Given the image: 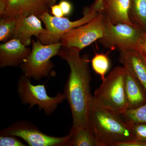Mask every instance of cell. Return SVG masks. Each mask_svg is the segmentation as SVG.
I'll list each match as a JSON object with an SVG mask.
<instances>
[{
    "instance_id": "obj_1",
    "label": "cell",
    "mask_w": 146,
    "mask_h": 146,
    "mask_svg": "<svg viewBox=\"0 0 146 146\" xmlns=\"http://www.w3.org/2000/svg\"><path fill=\"white\" fill-rule=\"evenodd\" d=\"M80 53L75 50L62 46L57 54L67 62L70 70L63 94L72 112V130L90 125L89 111L93 98L90 85V60L86 55L80 56Z\"/></svg>"
},
{
    "instance_id": "obj_2",
    "label": "cell",
    "mask_w": 146,
    "mask_h": 146,
    "mask_svg": "<svg viewBox=\"0 0 146 146\" xmlns=\"http://www.w3.org/2000/svg\"><path fill=\"white\" fill-rule=\"evenodd\" d=\"M119 116L91 102L89 123L96 133L99 146H112L117 142L136 138L129 126Z\"/></svg>"
},
{
    "instance_id": "obj_3",
    "label": "cell",
    "mask_w": 146,
    "mask_h": 146,
    "mask_svg": "<svg viewBox=\"0 0 146 146\" xmlns=\"http://www.w3.org/2000/svg\"><path fill=\"white\" fill-rule=\"evenodd\" d=\"M125 73L123 67L114 68L95 91L92 102L119 115L128 110L124 89Z\"/></svg>"
},
{
    "instance_id": "obj_4",
    "label": "cell",
    "mask_w": 146,
    "mask_h": 146,
    "mask_svg": "<svg viewBox=\"0 0 146 146\" xmlns=\"http://www.w3.org/2000/svg\"><path fill=\"white\" fill-rule=\"evenodd\" d=\"M32 48L29 55L21 65L24 75L35 80H40L50 75L54 65L52 58L57 55L62 47L61 42L44 45L39 40L32 39Z\"/></svg>"
},
{
    "instance_id": "obj_5",
    "label": "cell",
    "mask_w": 146,
    "mask_h": 146,
    "mask_svg": "<svg viewBox=\"0 0 146 146\" xmlns=\"http://www.w3.org/2000/svg\"><path fill=\"white\" fill-rule=\"evenodd\" d=\"M103 18L105 32L103 36L98 40L100 44L105 48L112 49L136 51L145 31L138 26L113 24L104 15Z\"/></svg>"
},
{
    "instance_id": "obj_6",
    "label": "cell",
    "mask_w": 146,
    "mask_h": 146,
    "mask_svg": "<svg viewBox=\"0 0 146 146\" xmlns=\"http://www.w3.org/2000/svg\"><path fill=\"white\" fill-rule=\"evenodd\" d=\"M31 79L25 75L18 79L17 91L22 103L29 105V108L38 106L48 116L51 115L58 105L65 100L64 94L58 93L56 96L50 97L47 94L44 84L33 85Z\"/></svg>"
},
{
    "instance_id": "obj_7",
    "label": "cell",
    "mask_w": 146,
    "mask_h": 146,
    "mask_svg": "<svg viewBox=\"0 0 146 146\" xmlns=\"http://www.w3.org/2000/svg\"><path fill=\"white\" fill-rule=\"evenodd\" d=\"M99 13L86 8L82 18L76 21H71L68 18L55 17L50 15L48 12H45L39 18L44 24L46 32L40 35L37 39L44 45L60 42L68 31L92 21Z\"/></svg>"
},
{
    "instance_id": "obj_8",
    "label": "cell",
    "mask_w": 146,
    "mask_h": 146,
    "mask_svg": "<svg viewBox=\"0 0 146 146\" xmlns=\"http://www.w3.org/2000/svg\"><path fill=\"white\" fill-rule=\"evenodd\" d=\"M105 29L103 15L99 13L92 21L72 29L64 35L62 46L80 52L84 48L103 36Z\"/></svg>"
},
{
    "instance_id": "obj_9",
    "label": "cell",
    "mask_w": 146,
    "mask_h": 146,
    "mask_svg": "<svg viewBox=\"0 0 146 146\" xmlns=\"http://www.w3.org/2000/svg\"><path fill=\"white\" fill-rule=\"evenodd\" d=\"M1 135L21 138L30 146H68L71 138L70 133L62 137L48 136L25 121L17 122L5 129L1 131Z\"/></svg>"
},
{
    "instance_id": "obj_10",
    "label": "cell",
    "mask_w": 146,
    "mask_h": 146,
    "mask_svg": "<svg viewBox=\"0 0 146 146\" xmlns=\"http://www.w3.org/2000/svg\"><path fill=\"white\" fill-rule=\"evenodd\" d=\"M31 50L13 38L0 45V67H16L25 61Z\"/></svg>"
},
{
    "instance_id": "obj_11",
    "label": "cell",
    "mask_w": 146,
    "mask_h": 146,
    "mask_svg": "<svg viewBox=\"0 0 146 146\" xmlns=\"http://www.w3.org/2000/svg\"><path fill=\"white\" fill-rule=\"evenodd\" d=\"M45 32L46 29L43 28L41 20L37 16L34 15L18 16L13 38L18 39L23 44L28 46L32 43V36H35L37 39Z\"/></svg>"
},
{
    "instance_id": "obj_12",
    "label": "cell",
    "mask_w": 146,
    "mask_h": 146,
    "mask_svg": "<svg viewBox=\"0 0 146 146\" xmlns=\"http://www.w3.org/2000/svg\"><path fill=\"white\" fill-rule=\"evenodd\" d=\"M46 0H9L4 14L2 16L17 17L34 15L39 17L48 12Z\"/></svg>"
},
{
    "instance_id": "obj_13",
    "label": "cell",
    "mask_w": 146,
    "mask_h": 146,
    "mask_svg": "<svg viewBox=\"0 0 146 146\" xmlns=\"http://www.w3.org/2000/svg\"><path fill=\"white\" fill-rule=\"evenodd\" d=\"M119 61L138 80L146 92V62L140 54L133 50H120Z\"/></svg>"
},
{
    "instance_id": "obj_14",
    "label": "cell",
    "mask_w": 146,
    "mask_h": 146,
    "mask_svg": "<svg viewBox=\"0 0 146 146\" xmlns=\"http://www.w3.org/2000/svg\"><path fill=\"white\" fill-rule=\"evenodd\" d=\"M102 13L112 23L136 25L129 18L130 0H102Z\"/></svg>"
},
{
    "instance_id": "obj_15",
    "label": "cell",
    "mask_w": 146,
    "mask_h": 146,
    "mask_svg": "<svg viewBox=\"0 0 146 146\" xmlns=\"http://www.w3.org/2000/svg\"><path fill=\"white\" fill-rule=\"evenodd\" d=\"M142 88L143 87L140 82L126 70L124 89L129 109H136L146 103L145 96Z\"/></svg>"
},
{
    "instance_id": "obj_16",
    "label": "cell",
    "mask_w": 146,
    "mask_h": 146,
    "mask_svg": "<svg viewBox=\"0 0 146 146\" xmlns=\"http://www.w3.org/2000/svg\"><path fill=\"white\" fill-rule=\"evenodd\" d=\"M68 146H99L96 133L91 125L70 130Z\"/></svg>"
},
{
    "instance_id": "obj_17",
    "label": "cell",
    "mask_w": 146,
    "mask_h": 146,
    "mask_svg": "<svg viewBox=\"0 0 146 146\" xmlns=\"http://www.w3.org/2000/svg\"><path fill=\"white\" fill-rule=\"evenodd\" d=\"M129 17L132 23L146 32V0H130Z\"/></svg>"
},
{
    "instance_id": "obj_18",
    "label": "cell",
    "mask_w": 146,
    "mask_h": 146,
    "mask_svg": "<svg viewBox=\"0 0 146 146\" xmlns=\"http://www.w3.org/2000/svg\"><path fill=\"white\" fill-rule=\"evenodd\" d=\"M17 17L1 16L0 41L5 42L13 38Z\"/></svg>"
},
{
    "instance_id": "obj_19",
    "label": "cell",
    "mask_w": 146,
    "mask_h": 146,
    "mask_svg": "<svg viewBox=\"0 0 146 146\" xmlns=\"http://www.w3.org/2000/svg\"><path fill=\"white\" fill-rule=\"evenodd\" d=\"M92 68L96 74L99 75L102 80L105 78V75L110 67V61L108 56L103 53L96 54L91 60Z\"/></svg>"
},
{
    "instance_id": "obj_20",
    "label": "cell",
    "mask_w": 146,
    "mask_h": 146,
    "mask_svg": "<svg viewBox=\"0 0 146 146\" xmlns=\"http://www.w3.org/2000/svg\"><path fill=\"white\" fill-rule=\"evenodd\" d=\"M122 115L128 123H146V103L136 109L127 110Z\"/></svg>"
},
{
    "instance_id": "obj_21",
    "label": "cell",
    "mask_w": 146,
    "mask_h": 146,
    "mask_svg": "<svg viewBox=\"0 0 146 146\" xmlns=\"http://www.w3.org/2000/svg\"><path fill=\"white\" fill-rule=\"evenodd\" d=\"M127 123L133 131L136 138L146 141V123Z\"/></svg>"
},
{
    "instance_id": "obj_22",
    "label": "cell",
    "mask_w": 146,
    "mask_h": 146,
    "mask_svg": "<svg viewBox=\"0 0 146 146\" xmlns=\"http://www.w3.org/2000/svg\"><path fill=\"white\" fill-rule=\"evenodd\" d=\"M1 146H26L25 144L22 143L17 138L16 136H0Z\"/></svg>"
},
{
    "instance_id": "obj_23",
    "label": "cell",
    "mask_w": 146,
    "mask_h": 146,
    "mask_svg": "<svg viewBox=\"0 0 146 146\" xmlns=\"http://www.w3.org/2000/svg\"><path fill=\"white\" fill-rule=\"evenodd\" d=\"M112 146H146V141L133 138L114 143Z\"/></svg>"
},
{
    "instance_id": "obj_24",
    "label": "cell",
    "mask_w": 146,
    "mask_h": 146,
    "mask_svg": "<svg viewBox=\"0 0 146 146\" xmlns=\"http://www.w3.org/2000/svg\"><path fill=\"white\" fill-rule=\"evenodd\" d=\"M136 51L139 53L146 62V32L144 33L139 42Z\"/></svg>"
},
{
    "instance_id": "obj_25",
    "label": "cell",
    "mask_w": 146,
    "mask_h": 146,
    "mask_svg": "<svg viewBox=\"0 0 146 146\" xmlns=\"http://www.w3.org/2000/svg\"><path fill=\"white\" fill-rule=\"evenodd\" d=\"M59 5L62 9L64 16H68L70 14L72 9V6L70 2L62 0L59 3Z\"/></svg>"
},
{
    "instance_id": "obj_26",
    "label": "cell",
    "mask_w": 146,
    "mask_h": 146,
    "mask_svg": "<svg viewBox=\"0 0 146 146\" xmlns=\"http://www.w3.org/2000/svg\"><path fill=\"white\" fill-rule=\"evenodd\" d=\"M51 13L53 16L55 17L61 18L64 16L62 9L59 4L58 5H54L50 7Z\"/></svg>"
},
{
    "instance_id": "obj_27",
    "label": "cell",
    "mask_w": 146,
    "mask_h": 146,
    "mask_svg": "<svg viewBox=\"0 0 146 146\" xmlns=\"http://www.w3.org/2000/svg\"><path fill=\"white\" fill-rule=\"evenodd\" d=\"M102 0H100L96 4H93L89 7V9L91 10L95 11H98L99 13H101L103 10L102 5Z\"/></svg>"
},
{
    "instance_id": "obj_28",
    "label": "cell",
    "mask_w": 146,
    "mask_h": 146,
    "mask_svg": "<svg viewBox=\"0 0 146 146\" xmlns=\"http://www.w3.org/2000/svg\"><path fill=\"white\" fill-rule=\"evenodd\" d=\"M9 0H0V15L3 16L5 12Z\"/></svg>"
},
{
    "instance_id": "obj_29",
    "label": "cell",
    "mask_w": 146,
    "mask_h": 146,
    "mask_svg": "<svg viewBox=\"0 0 146 146\" xmlns=\"http://www.w3.org/2000/svg\"><path fill=\"white\" fill-rule=\"evenodd\" d=\"M46 1L47 3H48L50 7L51 6L55 4L56 0H46Z\"/></svg>"
},
{
    "instance_id": "obj_30",
    "label": "cell",
    "mask_w": 146,
    "mask_h": 146,
    "mask_svg": "<svg viewBox=\"0 0 146 146\" xmlns=\"http://www.w3.org/2000/svg\"><path fill=\"white\" fill-rule=\"evenodd\" d=\"M100 0H95V1H94V4H97V3Z\"/></svg>"
}]
</instances>
